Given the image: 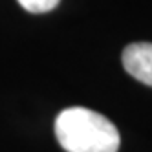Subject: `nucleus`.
I'll use <instances>...</instances> for the list:
<instances>
[{
    "instance_id": "obj_1",
    "label": "nucleus",
    "mask_w": 152,
    "mask_h": 152,
    "mask_svg": "<svg viewBox=\"0 0 152 152\" xmlns=\"http://www.w3.org/2000/svg\"><path fill=\"white\" fill-rule=\"evenodd\" d=\"M55 136L66 152H117L121 143L110 119L83 106L66 108L57 115Z\"/></svg>"
},
{
    "instance_id": "obj_2",
    "label": "nucleus",
    "mask_w": 152,
    "mask_h": 152,
    "mask_svg": "<svg viewBox=\"0 0 152 152\" xmlns=\"http://www.w3.org/2000/svg\"><path fill=\"white\" fill-rule=\"evenodd\" d=\"M123 66L132 77L152 86V42H134L123 50Z\"/></svg>"
},
{
    "instance_id": "obj_3",
    "label": "nucleus",
    "mask_w": 152,
    "mask_h": 152,
    "mask_svg": "<svg viewBox=\"0 0 152 152\" xmlns=\"http://www.w3.org/2000/svg\"><path fill=\"white\" fill-rule=\"evenodd\" d=\"M17 2L22 6L26 11L39 15V13L51 11L53 7H57V4L61 2V0H17Z\"/></svg>"
}]
</instances>
